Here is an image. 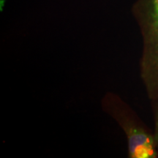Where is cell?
Here are the masks:
<instances>
[{
	"label": "cell",
	"instance_id": "obj_3",
	"mask_svg": "<svg viewBox=\"0 0 158 158\" xmlns=\"http://www.w3.org/2000/svg\"><path fill=\"white\" fill-rule=\"evenodd\" d=\"M156 139L158 141V115L156 120Z\"/></svg>",
	"mask_w": 158,
	"mask_h": 158
},
{
	"label": "cell",
	"instance_id": "obj_2",
	"mask_svg": "<svg viewBox=\"0 0 158 158\" xmlns=\"http://www.w3.org/2000/svg\"><path fill=\"white\" fill-rule=\"evenodd\" d=\"M147 23L149 35L158 45V0H148Z\"/></svg>",
	"mask_w": 158,
	"mask_h": 158
},
{
	"label": "cell",
	"instance_id": "obj_1",
	"mask_svg": "<svg viewBox=\"0 0 158 158\" xmlns=\"http://www.w3.org/2000/svg\"><path fill=\"white\" fill-rule=\"evenodd\" d=\"M130 157L154 158L156 157L155 139L142 128L127 136Z\"/></svg>",
	"mask_w": 158,
	"mask_h": 158
}]
</instances>
